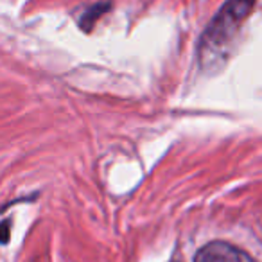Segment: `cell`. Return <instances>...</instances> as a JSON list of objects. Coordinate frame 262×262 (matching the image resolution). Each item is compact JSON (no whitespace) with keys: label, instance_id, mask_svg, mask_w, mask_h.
Returning a JSON list of instances; mask_svg holds the SVG:
<instances>
[{"label":"cell","instance_id":"1","mask_svg":"<svg viewBox=\"0 0 262 262\" xmlns=\"http://www.w3.org/2000/svg\"><path fill=\"white\" fill-rule=\"evenodd\" d=\"M251 6H253V0H228L225 8L219 11L217 18H214L210 29L205 34V45L217 47V45L225 43L226 40H230L239 27V24L246 18Z\"/></svg>","mask_w":262,"mask_h":262},{"label":"cell","instance_id":"2","mask_svg":"<svg viewBox=\"0 0 262 262\" xmlns=\"http://www.w3.org/2000/svg\"><path fill=\"white\" fill-rule=\"evenodd\" d=\"M194 262H255L246 251L225 241H214L201 248Z\"/></svg>","mask_w":262,"mask_h":262}]
</instances>
